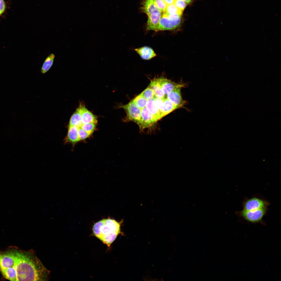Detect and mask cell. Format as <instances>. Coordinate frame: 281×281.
<instances>
[{
    "mask_svg": "<svg viewBox=\"0 0 281 281\" xmlns=\"http://www.w3.org/2000/svg\"><path fill=\"white\" fill-rule=\"evenodd\" d=\"M14 264L16 281H47L50 271L44 266L34 251L14 249Z\"/></svg>",
    "mask_w": 281,
    "mask_h": 281,
    "instance_id": "cell-1",
    "label": "cell"
},
{
    "mask_svg": "<svg viewBox=\"0 0 281 281\" xmlns=\"http://www.w3.org/2000/svg\"><path fill=\"white\" fill-rule=\"evenodd\" d=\"M121 223L110 218L103 219L94 225L93 233L103 243L109 247L121 233Z\"/></svg>",
    "mask_w": 281,
    "mask_h": 281,
    "instance_id": "cell-2",
    "label": "cell"
},
{
    "mask_svg": "<svg viewBox=\"0 0 281 281\" xmlns=\"http://www.w3.org/2000/svg\"><path fill=\"white\" fill-rule=\"evenodd\" d=\"M118 108H123L126 112V115L123 120L124 122L132 121L139 125L141 120V110L132 100L126 104L120 105Z\"/></svg>",
    "mask_w": 281,
    "mask_h": 281,
    "instance_id": "cell-3",
    "label": "cell"
},
{
    "mask_svg": "<svg viewBox=\"0 0 281 281\" xmlns=\"http://www.w3.org/2000/svg\"><path fill=\"white\" fill-rule=\"evenodd\" d=\"M181 22V17L173 20L169 18L163 14L159 21L157 32L174 30L179 27Z\"/></svg>",
    "mask_w": 281,
    "mask_h": 281,
    "instance_id": "cell-4",
    "label": "cell"
},
{
    "mask_svg": "<svg viewBox=\"0 0 281 281\" xmlns=\"http://www.w3.org/2000/svg\"><path fill=\"white\" fill-rule=\"evenodd\" d=\"M266 207L253 211L244 210L240 212L243 218L247 221L253 223H263L262 218L266 212Z\"/></svg>",
    "mask_w": 281,
    "mask_h": 281,
    "instance_id": "cell-5",
    "label": "cell"
},
{
    "mask_svg": "<svg viewBox=\"0 0 281 281\" xmlns=\"http://www.w3.org/2000/svg\"><path fill=\"white\" fill-rule=\"evenodd\" d=\"M157 122L146 107L141 110V120L138 126L141 131L145 129H151Z\"/></svg>",
    "mask_w": 281,
    "mask_h": 281,
    "instance_id": "cell-6",
    "label": "cell"
},
{
    "mask_svg": "<svg viewBox=\"0 0 281 281\" xmlns=\"http://www.w3.org/2000/svg\"><path fill=\"white\" fill-rule=\"evenodd\" d=\"M154 99L163 117L176 109L172 103L167 98L161 99L155 96Z\"/></svg>",
    "mask_w": 281,
    "mask_h": 281,
    "instance_id": "cell-7",
    "label": "cell"
},
{
    "mask_svg": "<svg viewBox=\"0 0 281 281\" xmlns=\"http://www.w3.org/2000/svg\"><path fill=\"white\" fill-rule=\"evenodd\" d=\"M157 79L165 95L177 88L184 87L186 85V84L183 83H176L164 77H160Z\"/></svg>",
    "mask_w": 281,
    "mask_h": 281,
    "instance_id": "cell-8",
    "label": "cell"
},
{
    "mask_svg": "<svg viewBox=\"0 0 281 281\" xmlns=\"http://www.w3.org/2000/svg\"><path fill=\"white\" fill-rule=\"evenodd\" d=\"M181 88H177L166 95L167 98L172 103L176 109L183 108L186 103L182 99L181 92Z\"/></svg>",
    "mask_w": 281,
    "mask_h": 281,
    "instance_id": "cell-9",
    "label": "cell"
},
{
    "mask_svg": "<svg viewBox=\"0 0 281 281\" xmlns=\"http://www.w3.org/2000/svg\"><path fill=\"white\" fill-rule=\"evenodd\" d=\"M77 109L80 113L82 124L90 123L97 124V116L88 110L84 104L81 103H80Z\"/></svg>",
    "mask_w": 281,
    "mask_h": 281,
    "instance_id": "cell-10",
    "label": "cell"
},
{
    "mask_svg": "<svg viewBox=\"0 0 281 281\" xmlns=\"http://www.w3.org/2000/svg\"><path fill=\"white\" fill-rule=\"evenodd\" d=\"M266 203L263 200L257 198H253L246 201L243 205V210L253 211L266 207Z\"/></svg>",
    "mask_w": 281,
    "mask_h": 281,
    "instance_id": "cell-11",
    "label": "cell"
},
{
    "mask_svg": "<svg viewBox=\"0 0 281 281\" xmlns=\"http://www.w3.org/2000/svg\"><path fill=\"white\" fill-rule=\"evenodd\" d=\"M162 15L161 12L157 11L148 16L146 25V30H152L157 32L159 21Z\"/></svg>",
    "mask_w": 281,
    "mask_h": 281,
    "instance_id": "cell-12",
    "label": "cell"
},
{
    "mask_svg": "<svg viewBox=\"0 0 281 281\" xmlns=\"http://www.w3.org/2000/svg\"><path fill=\"white\" fill-rule=\"evenodd\" d=\"M78 127L69 126L67 135L64 140L65 144L71 143L74 145L80 141L78 136Z\"/></svg>",
    "mask_w": 281,
    "mask_h": 281,
    "instance_id": "cell-13",
    "label": "cell"
},
{
    "mask_svg": "<svg viewBox=\"0 0 281 281\" xmlns=\"http://www.w3.org/2000/svg\"><path fill=\"white\" fill-rule=\"evenodd\" d=\"M135 51L143 59L149 60L156 57V54L151 48L144 46L135 49Z\"/></svg>",
    "mask_w": 281,
    "mask_h": 281,
    "instance_id": "cell-14",
    "label": "cell"
},
{
    "mask_svg": "<svg viewBox=\"0 0 281 281\" xmlns=\"http://www.w3.org/2000/svg\"><path fill=\"white\" fill-rule=\"evenodd\" d=\"M145 107L157 121L163 117L154 99L147 101Z\"/></svg>",
    "mask_w": 281,
    "mask_h": 281,
    "instance_id": "cell-15",
    "label": "cell"
},
{
    "mask_svg": "<svg viewBox=\"0 0 281 281\" xmlns=\"http://www.w3.org/2000/svg\"><path fill=\"white\" fill-rule=\"evenodd\" d=\"M142 5V10L148 16L155 12L160 11L153 0H144Z\"/></svg>",
    "mask_w": 281,
    "mask_h": 281,
    "instance_id": "cell-16",
    "label": "cell"
},
{
    "mask_svg": "<svg viewBox=\"0 0 281 281\" xmlns=\"http://www.w3.org/2000/svg\"><path fill=\"white\" fill-rule=\"evenodd\" d=\"M148 87L153 90L156 97L161 99L164 98L165 95L161 88L157 78L152 80Z\"/></svg>",
    "mask_w": 281,
    "mask_h": 281,
    "instance_id": "cell-17",
    "label": "cell"
},
{
    "mask_svg": "<svg viewBox=\"0 0 281 281\" xmlns=\"http://www.w3.org/2000/svg\"><path fill=\"white\" fill-rule=\"evenodd\" d=\"M55 58L53 53L49 54L45 60L41 68V72L44 74L48 71L52 67Z\"/></svg>",
    "mask_w": 281,
    "mask_h": 281,
    "instance_id": "cell-18",
    "label": "cell"
},
{
    "mask_svg": "<svg viewBox=\"0 0 281 281\" xmlns=\"http://www.w3.org/2000/svg\"><path fill=\"white\" fill-rule=\"evenodd\" d=\"M81 115L77 109L75 112L71 116L69 122V126H76L80 127L82 125Z\"/></svg>",
    "mask_w": 281,
    "mask_h": 281,
    "instance_id": "cell-19",
    "label": "cell"
},
{
    "mask_svg": "<svg viewBox=\"0 0 281 281\" xmlns=\"http://www.w3.org/2000/svg\"><path fill=\"white\" fill-rule=\"evenodd\" d=\"M183 12V11L177 8L174 4H173L167 5L163 13L171 15L177 14L181 16Z\"/></svg>",
    "mask_w": 281,
    "mask_h": 281,
    "instance_id": "cell-20",
    "label": "cell"
},
{
    "mask_svg": "<svg viewBox=\"0 0 281 281\" xmlns=\"http://www.w3.org/2000/svg\"><path fill=\"white\" fill-rule=\"evenodd\" d=\"M132 100L141 110L146 107L147 101L140 93Z\"/></svg>",
    "mask_w": 281,
    "mask_h": 281,
    "instance_id": "cell-21",
    "label": "cell"
},
{
    "mask_svg": "<svg viewBox=\"0 0 281 281\" xmlns=\"http://www.w3.org/2000/svg\"><path fill=\"white\" fill-rule=\"evenodd\" d=\"M96 124L93 123L83 124L80 127L90 135L95 130Z\"/></svg>",
    "mask_w": 281,
    "mask_h": 281,
    "instance_id": "cell-22",
    "label": "cell"
},
{
    "mask_svg": "<svg viewBox=\"0 0 281 281\" xmlns=\"http://www.w3.org/2000/svg\"><path fill=\"white\" fill-rule=\"evenodd\" d=\"M140 94L147 101L153 99L155 97V94L153 90L148 87Z\"/></svg>",
    "mask_w": 281,
    "mask_h": 281,
    "instance_id": "cell-23",
    "label": "cell"
},
{
    "mask_svg": "<svg viewBox=\"0 0 281 281\" xmlns=\"http://www.w3.org/2000/svg\"><path fill=\"white\" fill-rule=\"evenodd\" d=\"M156 6L161 12H163L168 5L164 0H153Z\"/></svg>",
    "mask_w": 281,
    "mask_h": 281,
    "instance_id": "cell-24",
    "label": "cell"
},
{
    "mask_svg": "<svg viewBox=\"0 0 281 281\" xmlns=\"http://www.w3.org/2000/svg\"><path fill=\"white\" fill-rule=\"evenodd\" d=\"M90 135L80 127H78V136L80 141L85 140Z\"/></svg>",
    "mask_w": 281,
    "mask_h": 281,
    "instance_id": "cell-25",
    "label": "cell"
},
{
    "mask_svg": "<svg viewBox=\"0 0 281 281\" xmlns=\"http://www.w3.org/2000/svg\"><path fill=\"white\" fill-rule=\"evenodd\" d=\"M174 4L177 8L183 11L186 6V3L183 0H175Z\"/></svg>",
    "mask_w": 281,
    "mask_h": 281,
    "instance_id": "cell-26",
    "label": "cell"
},
{
    "mask_svg": "<svg viewBox=\"0 0 281 281\" xmlns=\"http://www.w3.org/2000/svg\"><path fill=\"white\" fill-rule=\"evenodd\" d=\"M5 7V5L4 0H0V16L4 12Z\"/></svg>",
    "mask_w": 281,
    "mask_h": 281,
    "instance_id": "cell-27",
    "label": "cell"
},
{
    "mask_svg": "<svg viewBox=\"0 0 281 281\" xmlns=\"http://www.w3.org/2000/svg\"><path fill=\"white\" fill-rule=\"evenodd\" d=\"M168 5L174 4L175 0H164Z\"/></svg>",
    "mask_w": 281,
    "mask_h": 281,
    "instance_id": "cell-28",
    "label": "cell"
},
{
    "mask_svg": "<svg viewBox=\"0 0 281 281\" xmlns=\"http://www.w3.org/2000/svg\"><path fill=\"white\" fill-rule=\"evenodd\" d=\"M187 4H189L193 0H183Z\"/></svg>",
    "mask_w": 281,
    "mask_h": 281,
    "instance_id": "cell-29",
    "label": "cell"
}]
</instances>
